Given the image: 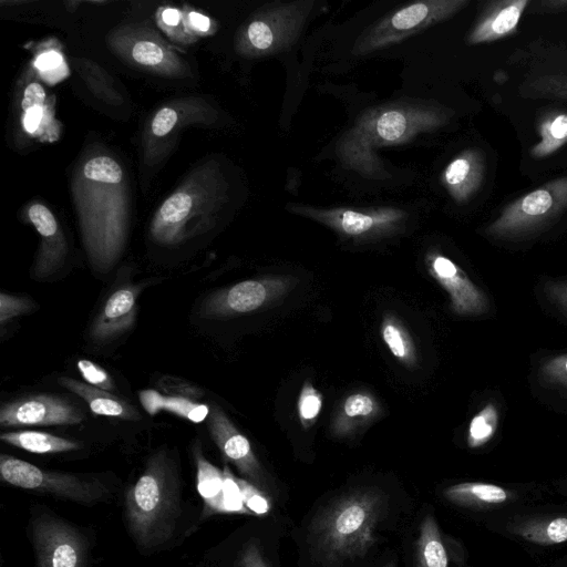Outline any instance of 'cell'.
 I'll return each instance as SVG.
<instances>
[{"label": "cell", "instance_id": "cell-26", "mask_svg": "<svg viewBox=\"0 0 567 567\" xmlns=\"http://www.w3.org/2000/svg\"><path fill=\"white\" fill-rule=\"evenodd\" d=\"M379 404L369 393H353L343 401L339 416L336 420L334 431L338 434H347V429L352 421V429L359 420L367 421L377 415Z\"/></svg>", "mask_w": 567, "mask_h": 567}, {"label": "cell", "instance_id": "cell-35", "mask_svg": "<svg viewBox=\"0 0 567 567\" xmlns=\"http://www.w3.org/2000/svg\"><path fill=\"white\" fill-rule=\"evenodd\" d=\"M76 365L86 383L107 392L115 391L116 386L112 377L99 364L81 359Z\"/></svg>", "mask_w": 567, "mask_h": 567}, {"label": "cell", "instance_id": "cell-17", "mask_svg": "<svg viewBox=\"0 0 567 567\" xmlns=\"http://www.w3.org/2000/svg\"><path fill=\"white\" fill-rule=\"evenodd\" d=\"M59 383L82 398L96 415L113 416L128 421L141 419L138 410L122 398L69 377H60Z\"/></svg>", "mask_w": 567, "mask_h": 567}, {"label": "cell", "instance_id": "cell-9", "mask_svg": "<svg viewBox=\"0 0 567 567\" xmlns=\"http://www.w3.org/2000/svg\"><path fill=\"white\" fill-rule=\"evenodd\" d=\"M84 413L69 400L50 393L30 394L6 402L0 408V425L19 427L29 425L80 424Z\"/></svg>", "mask_w": 567, "mask_h": 567}, {"label": "cell", "instance_id": "cell-47", "mask_svg": "<svg viewBox=\"0 0 567 567\" xmlns=\"http://www.w3.org/2000/svg\"><path fill=\"white\" fill-rule=\"evenodd\" d=\"M163 21L169 25H176L179 22L181 13L178 10L168 8L162 13Z\"/></svg>", "mask_w": 567, "mask_h": 567}, {"label": "cell", "instance_id": "cell-25", "mask_svg": "<svg viewBox=\"0 0 567 567\" xmlns=\"http://www.w3.org/2000/svg\"><path fill=\"white\" fill-rule=\"evenodd\" d=\"M381 337L394 358L412 365L416 361V351L413 340L404 326L394 317L383 318L381 323Z\"/></svg>", "mask_w": 567, "mask_h": 567}, {"label": "cell", "instance_id": "cell-10", "mask_svg": "<svg viewBox=\"0 0 567 567\" xmlns=\"http://www.w3.org/2000/svg\"><path fill=\"white\" fill-rule=\"evenodd\" d=\"M426 265L432 278L447 292L455 315L477 317L488 311L485 293L457 264L441 254H430Z\"/></svg>", "mask_w": 567, "mask_h": 567}, {"label": "cell", "instance_id": "cell-19", "mask_svg": "<svg viewBox=\"0 0 567 567\" xmlns=\"http://www.w3.org/2000/svg\"><path fill=\"white\" fill-rule=\"evenodd\" d=\"M138 399L144 410L150 415L158 412H168L186 419L193 423L205 421L209 414V406L194 400L164 394L156 390H143Z\"/></svg>", "mask_w": 567, "mask_h": 567}, {"label": "cell", "instance_id": "cell-20", "mask_svg": "<svg viewBox=\"0 0 567 567\" xmlns=\"http://www.w3.org/2000/svg\"><path fill=\"white\" fill-rule=\"evenodd\" d=\"M511 533L537 545H555L567 542V513L534 517L509 527Z\"/></svg>", "mask_w": 567, "mask_h": 567}, {"label": "cell", "instance_id": "cell-3", "mask_svg": "<svg viewBox=\"0 0 567 567\" xmlns=\"http://www.w3.org/2000/svg\"><path fill=\"white\" fill-rule=\"evenodd\" d=\"M436 111L421 107H389L364 117L342 141L341 154L349 164L369 171V152L374 146L403 142L420 131L442 123Z\"/></svg>", "mask_w": 567, "mask_h": 567}, {"label": "cell", "instance_id": "cell-2", "mask_svg": "<svg viewBox=\"0 0 567 567\" xmlns=\"http://www.w3.org/2000/svg\"><path fill=\"white\" fill-rule=\"evenodd\" d=\"M384 508V495L371 489L333 499L311 523L313 548L332 565L363 557L377 540L375 530Z\"/></svg>", "mask_w": 567, "mask_h": 567}, {"label": "cell", "instance_id": "cell-38", "mask_svg": "<svg viewBox=\"0 0 567 567\" xmlns=\"http://www.w3.org/2000/svg\"><path fill=\"white\" fill-rule=\"evenodd\" d=\"M132 55L136 62L144 65L158 64L164 58L163 50L150 41L137 42L132 50Z\"/></svg>", "mask_w": 567, "mask_h": 567}, {"label": "cell", "instance_id": "cell-11", "mask_svg": "<svg viewBox=\"0 0 567 567\" xmlns=\"http://www.w3.org/2000/svg\"><path fill=\"white\" fill-rule=\"evenodd\" d=\"M206 422L212 440L223 457L234 464L247 481L261 489L265 485L264 472L248 439L218 405L212 406Z\"/></svg>", "mask_w": 567, "mask_h": 567}, {"label": "cell", "instance_id": "cell-1", "mask_svg": "<svg viewBox=\"0 0 567 567\" xmlns=\"http://www.w3.org/2000/svg\"><path fill=\"white\" fill-rule=\"evenodd\" d=\"M182 515L178 463L162 449L152 454L125 494L124 516L131 537L144 553H154L174 537Z\"/></svg>", "mask_w": 567, "mask_h": 567}, {"label": "cell", "instance_id": "cell-30", "mask_svg": "<svg viewBox=\"0 0 567 567\" xmlns=\"http://www.w3.org/2000/svg\"><path fill=\"white\" fill-rule=\"evenodd\" d=\"M322 409V394L309 382L301 389L298 399V415L305 427L310 426Z\"/></svg>", "mask_w": 567, "mask_h": 567}, {"label": "cell", "instance_id": "cell-12", "mask_svg": "<svg viewBox=\"0 0 567 567\" xmlns=\"http://www.w3.org/2000/svg\"><path fill=\"white\" fill-rule=\"evenodd\" d=\"M310 2L275 8L271 14L252 21L247 29L250 44L257 51L280 50L292 42L309 12Z\"/></svg>", "mask_w": 567, "mask_h": 567}, {"label": "cell", "instance_id": "cell-16", "mask_svg": "<svg viewBox=\"0 0 567 567\" xmlns=\"http://www.w3.org/2000/svg\"><path fill=\"white\" fill-rule=\"evenodd\" d=\"M485 159L481 150L468 148L446 166L443 179L451 196L458 203L468 200L481 187Z\"/></svg>", "mask_w": 567, "mask_h": 567}, {"label": "cell", "instance_id": "cell-18", "mask_svg": "<svg viewBox=\"0 0 567 567\" xmlns=\"http://www.w3.org/2000/svg\"><path fill=\"white\" fill-rule=\"evenodd\" d=\"M444 497L458 506L473 508H487L508 502L513 495L502 486L466 482L449 486L443 492Z\"/></svg>", "mask_w": 567, "mask_h": 567}, {"label": "cell", "instance_id": "cell-33", "mask_svg": "<svg viewBox=\"0 0 567 567\" xmlns=\"http://www.w3.org/2000/svg\"><path fill=\"white\" fill-rule=\"evenodd\" d=\"M192 208V198L184 193L172 195L162 205L159 209V217L164 224H177L182 221L189 214Z\"/></svg>", "mask_w": 567, "mask_h": 567}, {"label": "cell", "instance_id": "cell-36", "mask_svg": "<svg viewBox=\"0 0 567 567\" xmlns=\"http://www.w3.org/2000/svg\"><path fill=\"white\" fill-rule=\"evenodd\" d=\"M158 388L162 389L165 394L187 398L194 401L195 399L202 398L204 394L200 388L171 375L162 377L158 380Z\"/></svg>", "mask_w": 567, "mask_h": 567}, {"label": "cell", "instance_id": "cell-22", "mask_svg": "<svg viewBox=\"0 0 567 567\" xmlns=\"http://www.w3.org/2000/svg\"><path fill=\"white\" fill-rule=\"evenodd\" d=\"M197 468V489L212 513H224V472L213 465L203 454L200 445L193 447Z\"/></svg>", "mask_w": 567, "mask_h": 567}, {"label": "cell", "instance_id": "cell-14", "mask_svg": "<svg viewBox=\"0 0 567 567\" xmlns=\"http://www.w3.org/2000/svg\"><path fill=\"white\" fill-rule=\"evenodd\" d=\"M528 3V0L489 2L470 32L468 43H488L512 35Z\"/></svg>", "mask_w": 567, "mask_h": 567}, {"label": "cell", "instance_id": "cell-43", "mask_svg": "<svg viewBox=\"0 0 567 567\" xmlns=\"http://www.w3.org/2000/svg\"><path fill=\"white\" fill-rule=\"evenodd\" d=\"M63 62L60 53L48 51L40 54L35 60V66L41 71H48L58 68Z\"/></svg>", "mask_w": 567, "mask_h": 567}, {"label": "cell", "instance_id": "cell-24", "mask_svg": "<svg viewBox=\"0 0 567 567\" xmlns=\"http://www.w3.org/2000/svg\"><path fill=\"white\" fill-rule=\"evenodd\" d=\"M539 141L530 148L534 158H544L567 144V112L554 111L545 114L538 125Z\"/></svg>", "mask_w": 567, "mask_h": 567}, {"label": "cell", "instance_id": "cell-48", "mask_svg": "<svg viewBox=\"0 0 567 567\" xmlns=\"http://www.w3.org/2000/svg\"><path fill=\"white\" fill-rule=\"evenodd\" d=\"M385 567H395V564L394 563H390L389 565H386Z\"/></svg>", "mask_w": 567, "mask_h": 567}, {"label": "cell", "instance_id": "cell-8", "mask_svg": "<svg viewBox=\"0 0 567 567\" xmlns=\"http://www.w3.org/2000/svg\"><path fill=\"white\" fill-rule=\"evenodd\" d=\"M290 280L286 277L250 279L212 293L200 306V316L225 319L255 311L285 295Z\"/></svg>", "mask_w": 567, "mask_h": 567}, {"label": "cell", "instance_id": "cell-28", "mask_svg": "<svg viewBox=\"0 0 567 567\" xmlns=\"http://www.w3.org/2000/svg\"><path fill=\"white\" fill-rule=\"evenodd\" d=\"M526 90V94L533 97L567 100V70L537 76Z\"/></svg>", "mask_w": 567, "mask_h": 567}, {"label": "cell", "instance_id": "cell-29", "mask_svg": "<svg viewBox=\"0 0 567 567\" xmlns=\"http://www.w3.org/2000/svg\"><path fill=\"white\" fill-rule=\"evenodd\" d=\"M84 176L94 182L117 184L123 177L121 166L114 159L100 156L90 159L83 168Z\"/></svg>", "mask_w": 567, "mask_h": 567}, {"label": "cell", "instance_id": "cell-46", "mask_svg": "<svg viewBox=\"0 0 567 567\" xmlns=\"http://www.w3.org/2000/svg\"><path fill=\"white\" fill-rule=\"evenodd\" d=\"M189 21L192 25L199 31H207L210 25L209 19L206 16L200 14L198 12H190Z\"/></svg>", "mask_w": 567, "mask_h": 567}, {"label": "cell", "instance_id": "cell-45", "mask_svg": "<svg viewBox=\"0 0 567 567\" xmlns=\"http://www.w3.org/2000/svg\"><path fill=\"white\" fill-rule=\"evenodd\" d=\"M540 11L558 12L567 10V0H546L536 3Z\"/></svg>", "mask_w": 567, "mask_h": 567}, {"label": "cell", "instance_id": "cell-34", "mask_svg": "<svg viewBox=\"0 0 567 567\" xmlns=\"http://www.w3.org/2000/svg\"><path fill=\"white\" fill-rule=\"evenodd\" d=\"M35 305L28 297L0 293V323L4 326L11 319L33 310Z\"/></svg>", "mask_w": 567, "mask_h": 567}, {"label": "cell", "instance_id": "cell-5", "mask_svg": "<svg viewBox=\"0 0 567 567\" xmlns=\"http://www.w3.org/2000/svg\"><path fill=\"white\" fill-rule=\"evenodd\" d=\"M567 209V176L555 178L508 204L485 233L514 239L530 235Z\"/></svg>", "mask_w": 567, "mask_h": 567}, {"label": "cell", "instance_id": "cell-41", "mask_svg": "<svg viewBox=\"0 0 567 567\" xmlns=\"http://www.w3.org/2000/svg\"><path fill=\"white\" fill-rule=\"evenodd\" d=\"M545 291L548 299L567 316V280L547 281Z\"/></svg>", "mask_w": 567, "mask_h": 567}, {"label": "cell", "instance_id": "cell-40", "mask_svg": "<svg viewBox=\"0 0 567 567\" xmlns=\"http://www.w3.org/2000/svg\"><path fill=\"white\" fill-rule=\"evenodd\" d=\"M239 567H269L258 543L249 542L239 558Z\"/></svg>", "mask_w": 567, "mask_h": 567}, {"label": "cell", "instance_id": "cell-13", "mask_svg": "<svg viewBox=\"0 0 567 567\" xmlns=\"http://www.w3.org/2000/svg\"><path fill=\"white\" fill-rule=\"evenodd\" d=\"M140 291L137 286H124L109 297L91 326L90 334L95 341L117 337L133 326Z\"/></svg>", "mask_w": 567, "mask_h": 567}, {"label": "cell", "instance_id": "cell-31", "mask_svg": "<svg viewBox=\"0 0 567 567\" xmlns=\"http://www.w3.org/2000/svg\"><path fill=\"white\" fill-rule=\"evenodd\" d=\"M245 507L256 515H266L271 509L267 495L256 485L245 478L235 477Z\"/></svg>", "mask_w": 567, "mask_h": 567}, {"label": "cell", "instance_id": "cell-4", "mask_svg": "<svg viewBox=\"0 0 567 567\" xmlns=\"http://www.w3.org/2000/svg\"><path fill=\"white\" fill-rule=\"evenodd\" d=\"M0 477L12 486L82 505H94L111 497L109 486L97 475L49 471L8 454L0 455Z\"/></svg>", "mask_w": 567, "mask_h": 567}, {"label": "cell", "instance_id": "cell-21", "mask_svg": "<svg viewBox=\"0 0 567 567\" xmlns=\"http://www.w3.org/2000/svg\"><path fill=\"white\" fill-rule=\"evenodd\" d=\"M0 439L9 445L35 454H56L81 449L76 441L30 430L4 432Z\"/></svg>", "mask_w": 567, "mask_h": 567}, {"label": "cell", "instance_id": "cell-44", "mask_svg": "<svg viewBox=\"0 0 567 567\" xmlns=\"http://www.w3.org/2000/svg\"><path fill=\"white\" fill-rule=\"evenodd\" d=\"M42 115H43L42 106H37V107H32V109L28 110L25 112L24 120H23L24 128L30 133L34 132L38 128V126L42 120Z\"/></svg>", "mask_w": 567, "mask_h": 567}, {"label": "cell", "instance_id": "cell-15", "mask_svg": "<svg viewBox=\"0 0 567 567\" xmlns=\"http://www.w3.org/2000/svg\"><path fill=\"white\" fill-rule=\"evenodd\" d=\"M315 215L318 219L323 220L341 234L351 237L384 234L385 231L392 230L403 217L401 212L393 209L372 213L336 209L330 212H316L313 216Z\"/></svg>", "mask_w": 567, "mask_h": 567}, {"label": "cell", "instance_id": "cell-27", "mask_svg": "<svg viewBox=\"0 0 567 567\" xmlns=\"http://www.w3.org/2000/svg\"><path fill=\"white\" fill-rule=\"evenodd\" d=\"M498 426V410L494 403L485 404L471 420L467 431V445L477 449L495 435Z\"/></svg>", "mask_w": 567, "mask_h": 567}, {"label": "cell", "instance_id": "cell-37", "mask_svg": "<svg viewBox=\"0 0 567 567\" xmlns=\"http://www.w3.org/2000/svg\"><path fill=\"white\" fill-rule=\"evenodd\" d=\"M540 374L548 383L567 388V353L546 360L540 368Z\"/></svg>", "mask_w": 567, "mask_h": 567}, {"label": "cell", "instance_id": "cell-7", "mask_svg": "<svg viewBox=\"0 0 567 567\" xmlns=\"http://www.w3.org/2000/svg\"><path fill=\"white\" fill-rule=\"evenodd\" d=\"M467 3V0H432L411 3L371 28L357 47L363 52L396 42L422 28L447 19Z\"/></svg>", "mask_w": 567, "mask_h": 567}, {"label": "cell", "instance_id": "cell-32", "mask_svg": "<svg viewBox=\"0 0 567 567\" xmlns=\"http://www.w3.org/2000/svg\"><path fill=\"white\" fill-rule=\"evenodd\" d=\"M28 215L38 233L45 240H50L60 250L64 251V246L55 244L56 239L54 237L58 233V224L52 213L44 205L33 204L29 208Z\"/></svg>", "mask_w": 567, "mask_h": 567}, {"label": "cell", "instance_id": "cell-6", "mask_svg": "<svg viewBox=\"0 0 567 567\" xmlns=\"http://www.w3.org/2000/svg\"><path fill=\"white\" fill-rule=\"evenodd\" d=\"M35 567H85L89 543L79 528L48 509H38L30 522Z\"/></svg>", "mask_w": 567, "mask_h": 567}, {"label": "cell", "instance_id": "cell-42", "mask_svg": "<svg viewBox=\"0 0 567 567\" xmlns=\"http://www.w3.org/2000/svg\"><path fill=\"white\" fill-rule=\"evenodd\" d=\"M44 100L45 92L43 87L39 83L33 82L25 87L21 105L27 112L32 107L42 106Z\"/></svg>", "mask_w": 567, "mask_h": 567}, {"label": "cell", "instance_id": "cell-39", "mask_svg": "<svg viewBox=\"0 0 567 567\" xmlns=\"http://www.w3.org/2000/svg\"><path fill=\"white\" fill-rule=\"evenodd\" d=\"M177 122V113L171 107H163L158 111L152 122V131L156 136L168 134Z\"/></svg>", "mask_w": 567, "mask_h": 567}, {"label": "cell", "instance_id": "cell-23", "mask_svg": "<svg viewBox=\"0 0 567 567\" xmlns=\"http://www.w3.org/2000/svg\"><path fill=\"white\" fill-rule=\"evenodd\" d=\"M416 567H447L449 557L440 528L432 515H426L416 540Z\"/></svg>", "mask_w": 567, "mask_h": 567}]
</instances>
